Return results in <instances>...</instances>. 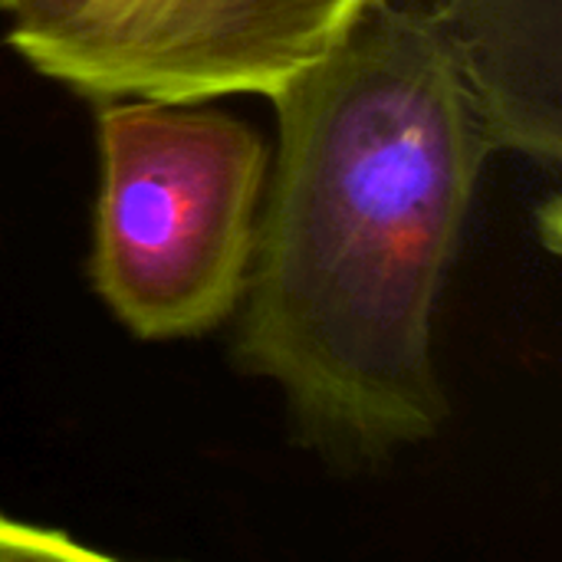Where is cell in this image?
<instances>
[{"mask_svg": "<svg viewBox=\"0 0 562 562\" xmlns=\"http://www.w3.org/2000/svg\"><path fill=\"white\" fill-rule=\"evenodd\" d=\"M20 3H23V0H0V10H3V13H13Z\"/></svg>", "mask_w": 562, "mask_h": 562, "instance_id": "cell-6", "label": "cell"}, {"mask_svg": "<svg viewBox=\"0 0 562 562\" xmlns=\"http://www.w3.org/2000/svg\"><path fill=\"white\" fill-rule=\"evenodd\" d=\"M234 359L273 382L293 438L362 468L448 422L431 326L494 148L428 3L375 0L270 95Z\"/></svg>", "mask_w": 562, "mask_h": 562, "instance_id": "cell-1", "label": "cell"}, {"mask_svg": "<svg viewBox=\"0 0 562 562\" xmlns=\"http://www.w3.org/2000/svg\"><path fill=\"white\" fill-rule=\"evenodd\" d=\"M92 286L138 339L234 316L270 175L263 135L201 102L102 99Z\"/></svg>", "mask_w": 562, "mask_h": 562, "instance_id": "cell-2", "label": "cell"}, {"mask_svg": "<svg viewBox=\"0 0 562 562\" xmlns=\"http://www.w3.org/2000/svg\"><path fill=\"white\" fill-rule=\"evenodd\" d=\"M494 148L562 155V0H428Z\"/></svg>", "mask_w": 562, "mask_h": 562, "instance_id": "cell-4", "label": "cell"}, {"mask_svg": "<svg viewBox=\"0 0 562 562\" xmlns=\"http://www.w3.org/2000/svg\"><path fill=\"white\" fill-rule=\"evenodd\" d=\"M102 560L99 553L72 543L66 533L33 530L16 520L0 517V560Z\"/></svg>", "mask_w": 562, "mask_h": 562, "instance_id": "cell-5", "label": "cell"}, {"mask_svg": "<svg viewBox=\"0 0 562 562\" xmlns=\"http://www.w3.org/2000/svg\"><path fill=\"white\" fill-rule=\"evenodd\" d=\"M375 0H23L7 46L86 99L270 95Z\"/></svg>", "mask_w": 562, "mask_h": 562, "instance_id": "cell-3", "label": "cell"}]
</instances>
